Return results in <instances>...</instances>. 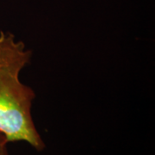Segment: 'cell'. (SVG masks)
<instances>
[{
    "label": "cell",
    "instance_id": "6da1fadb",
    "mask_svg": "<svg viewBox=\"0 0 155 155\" xmlns=\"http://www.w3.org/2000/svg\"><path fill=\"white\" fill-rule=\"evenodd\" d=\"M31 58L23 41L0 31V134L8 142L22 141L41 152L46 146L31 114L35 92L20 79Z\"/></svg>",
    "mask_w": 155,
    "mask_h": 155
},
{
    "label": "cell",
    "instance_id": "7a4b0ae2",
    "mask_svg": "<svg viewBox=\"0 0 155 155\" xmlns=\"http://www.w3.org/2000/svg\"><path fill=\"white\" fill-rule=\"evenodd\" d=\"M8 141L6 138L0 134V155H9V152H8Z\"/></svg>",
    "mask_w": 155,
    "mask_h": 155
}]
</instances>
